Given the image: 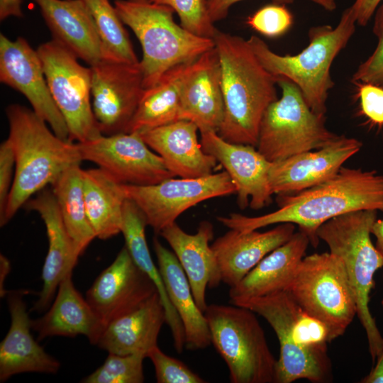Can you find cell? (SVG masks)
I'll return each mask as SVG.
<instances>
[{
    "instance_id": "obj_1",
    "label": "cell",
    "mask_w": 383,
    "mask_h": 383,
    "mask_svg": "<svg viewBox=\"0 0 383 383\" xmlns=\"http://www.w3.org/2000/svg\"><path fill=\"white\" fill-rule=\"evenodd\" d=\"M277 210L259 216L230 213L217 220L230 229L258 230L282 223L297 225L314 247L318 228L328 220L359 210L383 211V174L342 167L332 178L294 194H279Z\"/></svg>"
},
{
    "instance_id": "obj_2",
    "label": "cell",
    "mask_w": 383,
    "mask_h": 383,
    "mask_svg": "<svg viewBox=\"0 0 383 383\" xmlns=\"http://www.w3.org/2000/svg\"><path fill=\"white\" fill-rule=\"evenodd\" d=\"M213 40L224 103L218 134L230 143L256 148L264 113L278 99L277 79L262 65L248 40L218 30Z\"/></svg>"
},
{
    "instance_id": "obj_3",
    "label": "cell",
    "mask_w": 383,
    "mask_h": 383,
    "mask_svg": "<svg viewBox=\"0 0 383 383\" xmlns=\"http://www.w3.org/2000/svg\"><path fill=\"white\" fill-rule=\"evenodd\" d=\"M230 302L259 314L275 332L279 342L277 383L331 380L332 367L327 348L329 330L323 321L304 311L288 292L237 298Z\"/></svg>"
},
{
    "instance_id": "obj_4",
    "label": "cell",
    "mask_w": 383,
    "mask_h": 383,
    "mask_svg": "<svg viewBox=\"0 0 383 383\" xmlns=\"http://www.w3.org/2000/svg\"><path fill=\"white\" fill-rule=\"evenodd\" d=\"M6 140L13 152L15 173L0 226L6 225L37 192L52 184L70 166L82 160L76 143L58 137L33 110L7 106Z\"/></svg>"
},
{
    "instance_id": "obj_5",
    "label": "cell",
    "mask_w": 383,
    "mask_h": 383,
    "mask_svg": "<svg viewBox=\"0 0 383 383\" xmlns=\"http://www.w3.org/2000/svg\"><path fill=\"white\" fill-rule=\"evenodd\" d=\"M356 24L348 7L335 27H311L309 30V45L294 55H279L255 35L248 41L257 60L270 73L295 84L310 109L325 116L328 92L334 86L331 75L332 63L353 35Z\"/></svg>"
},
{
    "instance_id": "obj_6",
    "label": "cell",
    "mask_w": 383,
    "mask_h": 383,
    "mask_svg": "<svg viewBox=\"0 0 383 383\" xmlns=\"http://www.w3.org/2000/svg\"><path fill=\"white\" fill-rule=\"evenodd\" d=\"M377 210H359L334 217L317 230L319 240L344 266L353 296L357 316L363 327L373 362L383 348V337L370 309V294L374 288V274L383 267V258L371 235Z\"/></svg>"
},
{
    "instance_id": "obj_7",
    "label": "cell",
    "mask_w": 383,
    "mask_h": 383,
    "mask_svg": "<svg viewBox=\"0 0 383 383\" xmlns=\"http://www.w3.org/2000/svg\"><path fill=\"white\" fill-rule=\"evenodd\" d=\"M122 22L140 41L145 89L155 85L172 67L192 62L215 47L212 38L195 35L173 18L174 10L150 0H115Z\"/></svg>"
},
{
    "instance_id": "obj_8",
    "label": "cell",
    "mask_w": 383,
    "mask_h": 383,
    "mask_svg": "<svg viewBox=\"0 0 383 383\" xmlns=\"http://www.w3.org/2000/svg\"><path fill=\"white\" fill-rule=\"evenodd\" d=\"M211 343L226 363L231 383H277V360L255 313L235 304L208 305Z\"/></svg>"
},
{
    "instance_id": "obj_9",
    "label": "cell",
    "mask_w": 383,
    "mask_h": 383,
    "mask_svg": "<svg viewBox=\"0 0 383 383\" xmlns=\"http://www.w3.org/2000/svg\"><path fill=\"white\" fill-rule=\"evenodd\" d=\"M282 96L262 116L257 150L270 162L323 148L338 135L325 125V116L313 112L299 87L284 77H277Z\"/></svg>"
},
{
    "instance_id": "obj_10",
    "label": "cell",
    "mask_w": 383,
    "mask_h": 383,
    "mask_svg": "<svg viewBox=\"0 0 383 383\" xmlns=\"http://www.w3.org/2000/svg\"><path fill=\"white\" fill-rule=\"evenodd\" d=\"M285 291L304 311L327 326L331 342L343 335L357 316L343 264L330 252L304 257Z\"/></svg>"
},
{
    "instance_id": "obj_11",
    "label": "cell",
    "mask_w": 383,
    "mask_h": 383,
    "mask_svg": "<svg viewBox=\"0 0 383 383\" xmlns=\"http://www.w3.org/2000/svg\"><path fill=\"white\" fill-rule=\"evenodd\" d=\"M36 50L51 95L67 123L69 140L82 143L102 135L91 102V67L82 66L75 55L53 39Z\"/></svg>"
},
{
    "instance_id": "obj_12",
    "label": "cell",
    "mask_w": 383,
    "mask_h": 383,
    "mask_svg": "<svg viewBox=\"0 0 383 383\" xmlns=\"http://www.w3.org/2000/svg\"><path fill=\"white\" fill-rule=\"evenodd\" d=\"M123 188L126 198L139 207L147 224L157 233L189 208L237 191L226 171L195 178L172 177L146 186L123 184Z\"/></svg>"
},
{
    "instance_id": "obj_13",
    "label": "cell",
    "mask_w": 383,
    "mask_h": 383,
    "mask_svg": "<svg viewBox=\"0 0 383 383\" xmlns=\"http://www.w3.org/2000/svg\"><path fill=\"white\" fill-rule=\"evenodd\" d=\"M76 144L82 161L95 163L121 184L152 185L175 177L137 133L102 135Z\"/></svg>"
},
{
    "instance_id": "obj_14",
    "label": "cell",
    "mask_w": 383,
    "mask_h": 383,
    "mask_svg": "<svg viewBox=\"0 0 383 383\" xmlns=\"http://www.w3.org/2000/svg\"><path fill=\"white\" fill-rule=\"evenodd\" d=\"M90 67L92 109L101 133H126L145 89L140 62L101 60Z\"/></svg>"
},
{
    "instance_id": "obj_15",
    "label": "cell",
    "mask_w": 383,
    "mask_h": 383,
    "mask_svg": "<svg viewBox=\"0 0 383 383\" xmlns=\"http://www.w3.org/2000/svg\"><path fill=\"white\" fill-rule=\"evenodd\" d=\"M0 81L24 95L55 134L69 140L67 123L51 95L39 55L25 38L11 40L0 34Z\"/></svg>"
},
{
    "instance_id": "obj_16",
    "label": "cell",
    "mask_w": 383,
    "mask_h": 383,
    "mask_svg": "<svg viewBox=\"0 0 383 383\" xmlns=\"http://www.w3.org/2000/svg\"><path fill=\"white\" fill-rule=\"evenodd\" d=\"M157 292L153 282L135 263L125 246L95 279L86 299L104 328Z\"/></svg>"
},
{
    "instance_id": "obj_17",
    "label": "cell",
    "mask_w": 383,
    "mask_h": 383,
    "mask_svg": "<svg viewBox=\"0 0 383 383\" xmlns=\"http://www.w3.org/2000/svg\"><path fill=\"white\" fill-rule=\"evenodd\" d=\"M201 133L203 150L213 156L226 170L236 187L238 203L244 209H260L272 201L269 184L268 161L255 147L233 143L223 139L217 132Z\"/></svg>"
},
{
    "instance_id": "obj_18",
    "label": "cell",
    "mask_w": 383,
    "mask_h": 383,
    "mask_svg": "<svg viewBox=\"0 0 383 383\" xmlns=\"http://www.w3.org/2000/svg\"><path fill=\"white\" fill-rule=\"evenodd\" d=\"M362 145L356 138L338 135L323 148L272 162L269 184L272 193L294 194L324 182L335 176Z\"/></svg>"
},
{
    "instance_id": "obj_19",
    "label": "cell",
    "mask_w": 383,
    "mask_h": 383,
    "mask_svg": "<svg viewBox=\"0 0 383 383\" xmlns=\"http://www.w3.org/2000/svg\"><path fill=\"white\" fill-rule=\"evenodd\" d=\"M182 120L195 123L200 133L218 131L224 103L217 50L213 49L190 62L180 87Z\"/></svg>"
},
{
    "instance_id": "obj_20",
    "label": "cell",
    "mask_w": 383,
    "mask_h": 383,
    "mask_svg": "<svg viewBox=\"0 0 383 383\" xmlns=\"http://www.w3.org/2000/svg\"><path fill=\"white\" fill-rule=\"evenodd\" d=\"M27 293L18 290L7 294L11 325L0 344L1 382L23 372L55 374L60 367V362L46 353L31 335V319L23 299Z\"/></svg>"
},
{
    "instance_id": "obj_21",
    "label": "cell",
    "mask_w": 383,
    "mask_h": 383,
    "mask_svg": "<svg viewBox=\"0 0 383 383\" xmlns=\"http://www.w3.org/2000/svg\"><path fill=\"white\" fill-rule=\"evenodd\" d=\"M295 225L279 223L272 229L240 231L230 229L211 245L219 267L222 282L237 285L266 255L287 242Z\"/></svg>"
},
{
    "instance_id": "obj_22",
    "label": "cell",
    "mask_w": 383,
    "mask_h": 383,
    "mask_svg": "<svg viewBox=\"0 0 383 383\" xmlns=\"http://www.w3.org/2000/svg\"><path fill=\"white\" fill-rule=\"evenodd\" d=\"M23 206L39 213L45 225L48 240L42 270L43 287L33 308L42 311L50 304L61 281L72 272L79 255L65 228L52 190H41Z\"/></svg>"
},
{
    "instance_id": "obj_23",
    "label": "cell",
    "mask_w": 383,
    "mask_h": 383,
    "mask_svg": "<svg viewBox=\"0 0 383 383\" xmlns=\"http://www.w3.org/2000/svg\"><path fill=\"white\" fill-rule=\"evenodd\" d=\"M198 131L193 122L180 120L137 133L174 176L195 178L213 174L218 162L203 150Z\"/></svg>"
},
{
    "instance_id": "obj_24",
    "label": "cell",
    "mask_w": 383,
    "mask_h": 383,
    "mask_svg": "<svg viewBox=\"0 0 383 383\" xmlns=\"http://www.w3.org/2000/svg\"><path fill=\"white\" fill-rule=\"evenodd\" d=\"M160 234L172 248L187 275L195 301L204 313L208 306L206 288H215L222 282L215 253L209 245L213 237L212 224L203 221L196 233L189 234L175 222Z\"/></svg>"
},
{
    "instance_id": "obj_25",
    "label": "cell",
    "mask_w": 383,
    "mask_h": 383,
    "mask_svg": "<svg viewBox=\"0 0 383 383\" xmlns=\"http://www.w3.org/2000/svg\"><path fill=\"white\" fill-rule=\"evenodd\" d=\"M56 40L90 67L102 60L101 43L84 0H33Z\"/></svg>"
},
{
    "instance_id": "obj_26",
    "label": "cell",
    "mask_w": 383,
    "mask_h": 383,
    "mask_svg": "<svg viewBox=\"0 0 383 383\" xmlns=\"http://www.w3.org/2000/svg\"><path fill=\"white\" fill-rule=\"evenodd\" d=\"M166 312L159 293L128 312L113 319L104 328L96 343L109 353L143 354L157 345V338Z\"/></svg>"
},
{
    "instance_id": "obj_27",
    "label": "cell",
    "mask_w": 383,
    "mask_h": 383,
    "mask_svg": "<svg viewBox=\"0 0 383 383\" xmlns=\"http://www.w3.org/2000/svg\"><path fill=\"white\" fill-rule=\"evenodd\" d=\"M72 274L60 283L48 312L31 320V328L38 333V340L52 336L84 335L96 345L103 325L87 300L74 287Z\"/></svg>"
},
{
    "instance_id": "obj_28",
    "label": "cell",
    "mask_w": 383,
    "mask_h": 383,
    "mask_svg": "<svg viewBox=\"0 0 383 383\" xmlns=\"http://www.w3.org/2000/svg\"><path fill=\"white\" fill-rule=\"evenodd\" d=\"M309 243L304 232H295L287 242L266 255L237 285L230 288V299L285 291Z\"/></svg>"
},
{
    "instance_id": "obj_29",
    "label": "cell",
    "mask_w": 383,
    "mask_h": 383,
    "mask_svg": "<svg viewBox=\"0 0 383 383\" xmlns=\"http://www.w3.org/2000/svg\"><path fill=\"white\" fill-rule=\"evenodd\" d=\"M153 246L167 294L184 329L185 347L189 350L208 347L211 343L208 323L195 301L182 267L174 253L157 238L153 239Z\"/></svg>"
},
{
    "instance_id": "obj_30",
    "label": "cell",
    "mask_w": 383,
    "mask_h": 383,
    "mask_svg": "<svg viewBox=\"0 0 383 383\" xmlns=\"http://www.w3.org/2000/svg\"><path fill=\"white\" fill-rule=\"evenodd\" d=\"M147 225L145 216L139 207L133 201L126 199L123 209L121 230L126 247L135 263L155 284L165 309L166 323L172 333L174 348L178 353H182L185 347L184 329L168 297L160 270L150 255L145 237Z\"/></svg>"
},
{
    "instance_id": "obj_31",
    "label": "cell",
    "mask_w": 383,
    "mask_h": 383,
    "mask_svg": "<svg viewBox=\"0 0 383 383\" xmlns=\"http://www.w3.org/2000/svg\"><path fill=\"white\" fill-rule=\"evenodd\" d=\"M84 202L96 237L106 240L121 233L126 196L123 184L98 167L82 169Z\"/></svg>"
},
{
    "instance_id": "obj_32",
    "label": "cell",
    "mask_w": 383,
    "mask_h": 383,
    "mask_svg": "<svg viewBox=\"0 0 383 383\" xmlns=\"http://www.w3.org/2000/svg\"><path fill=\"white\" fill-rule=\"evenodd\" d=\"M190 62L172 67L155 85L144 89L126 133H140L182 120L180 87Z\"/></svg>"
},
{
    "instance_id": "obj_33",
    "label": "cell",
    "mask_w": 383,
    "mask_h": 383,
    "mask_svg": "<svg viewBox=\"0 0 383 383\" xmlns=\"http://www.w3.org/2000/svg\"><path fill=\"white\" fill-rule=\"evenodd\" d=\"M51 186L65 228L80 256L96 238L87 213L80 163L67 167Z\"/></svg>"
},
{
    "instance_id": "obj_34",
    "label": "cell",
    "mask_w": 383,
    "mask_h": 383,
    "mask_svg": "<svg viewBox=\"0 0 383 383\" xmlns=\"http://www.w3.org/2000/svg\"><path fill=\"white\" fill-rule=\"evenodd\" d=\"M95 21L101 43L102 60L137 64L129 35L109 0H84Z\"/></svg>"
},
{
    "instance_id": "obj_35",
    "label": "cell",
    "mask_w": 383,
    "mask_h": 383,
    "mask_svg": "<svg viewBox=\"0 0 383 383\" xmlns=\"http://www.w3.org/2000/svg\"><path fill=\"white\" fill-rule=\"evenodd\" d=\"M143 354L109 353L104 362L82 380L83 383H142L144 382Z\"/></svg>"
},
{
    "instance_id": "obj_36",
    "label": "cell",
    "mask_w": 383,
    "mask_h": 383,
    "mask_svg": "<svg viewBox=\"0 0 383 383\" xmlns=\"http://www.w3.org/2000/svg\"><path fill=\"white\" fill-rule=\"evenodd\" d=\"M170 7L178 15L180 25L189 32L213 38L216 31L209 16L206 0H150Z\"/></svg>"
},
{
    "instance_id": "obj_37",
    "label": "cell",
    "mask_w": 383,
    "mask_h": 383,
    "mask_svg": "<svg viewBox=\"0 0 383 383\" xmlns=\"http://www.w3.org/2000/svg\"><path fill=\"white\" fill-rule=\"evenodd\" d=\"M372 31L377 45L372 55L361 63L352 77V82L372 83L383 87V0L374 13Z\"/></svg>"
},
{
    "instance_id": "obj_38",
    "label": "cell",
    "mask_w": 383,
    "mask_h": 383,
    "mask_svg": "<svg viewBox=\"0 0 383 383\" xmlns=\"http://www.w3.org/2000/svg\"><path fill=\"white\" fill-rule=\"evenodd\" d=\"M157 383H204L206 381L179 360L164 353L157 345L148 353Z\"/></svg>"
},
{
    "instance_id": "obj_39",
    "label": "cell",
    "mask_w": 383,
    "mask_h": 383,
    "mask_svg": "<svg viewBox=\"0 0 383 383\" xmlns=\"http://www.w3.org/2000/svg\"><path fill=\"white\" fill-rule=\"evenodd\" d=\"M247 23L262 35L275 38L291 28L293 16L284 4H271L257 10L248 18Z\"/></svg>"
},
{
    "instance_id": "obj_40",
    "label": "cell",
    "mask_w": 383,
    "mask_h": 383,
    "mask_svg": "<svg viewBox=\"0 0 383 383\" xmlns=\"http://www.w3.org/2000/svg\"><path fill=\"white\" fill-rule=\"evenodd\" d=\"M361 112L373 124L383 126V87L372 83L354 82Z\"/></svg>"
},
{
    "instance_id": "obj_41",
    "label": "cell",
    "mask_w": 383,
    "mask_h": 383,
    "mask_svg": "<svg viewBox=\"0 0 383 383\" xmlns=\"http://www.w3.org/2000/svg\"><path fill=\"white\" fill-rule=\"evenodd\" d=\"M15 158L9 142L0 145V218L3 217L11 189Z\"/></svg>"
},
{
    "instance_id": "obj_42",
    "label": "cell",
    "mask_w": 383,
    "mask_h": 383,
    "mask_svg": "<svg viewBox=\"0 0 383 383\" xmlns=\"http://www.w3.org/2000/svg\"><path fill=\"white\" fill-rule=\"evenodd\" d=\"M243 0H206V4L209 16L213 23L226 17L230 8ZM278 4H292L294 0H273Z\"/></svg>"
},
{
    "instance_id": "obj_43",
    "label": "cell",
    "mask_w": 383,
    "mask_h": 383,
    "mask_svg": "<svg viewBox=\"0 0 383 383\" xmlns=\"http://www.w3.org/2000/svg\"><path fill=\"white\" fill-rule=\"evenodd\" d=\"M381 1L382 0H355L350 8L357 24L366 26Z\"/></svg>"
},
{
    "instance_id": "obj_44",
    "label": "cell",
    "mask_w": 383,
    "mask_h": 383,
    "mask_svg": "<svg viewBox=\"0 0 383 383\" xmlns=\"http://www.w3.org/2000/svg\"><path fill=\"white\" fill-rule=\"evenodd\" d=\"M22 0H0V20L11 16L22 17Z\"/></svg>"
},
{
    "instance_id": "obj_45",
    "label": "cell",
    "mask_w": 383,
    "mask_h": 383,
    "mask_svg": "<svg viewBox=\"0 0 383 383\" xmlns=\"http://www.w3.org/2000/svg\"><path fill=\"white\" fill-rule=\"evenodd\" d=\"M374 362H375L374 367L360 382L383 383V348L377 355Z\"/></svg>"
},
{
    "instance_id": "obj_46",
    "label": "cell",
    "mask_w": 383,
    "mask_h": 383,
    "mask_svg": "<svg viewBox=\"0 0 383 383\" xmlns=\"http://www.w3.org/2000/svg\"><path fill=\"white\" fill-rule=\"evenodd\" d=\"M11 269L10 262L6 257L1 254L0 255V295L1 297L7 296L9 291L4 287L5 279Z\"/></svg>"
},
{
    "instance_id": "obj_47",
    "label": "cell",
    "mask_w": 383,
    "mask_h": 383,
    "mask_svg": "<svg viewBox=\"0 0 383 383\" xmlns=\"http://www.w3.org/2000/svg\"><path fill=\"white\" fill-rule=\"evenodd\" d=\"M371 233L376 239L375 247L383 258V218L376 220Z\"/></svg>"
},
{
    "instance_id": "obj_48",
    "label": "cell",
    "mask_w": 383,
    "mask_h": 383,
    "mask_svg": "<svg viewBox=\"0 0 383 383\" xmlns=\"http://www.w3.org/2000/svg\"><path fill=\"white\" fill-rule=\"evenodd\" d=\"M319 5L321 7L328 11H333L336 9L335 0H310Z\"/></svg>"
},
{
    "instance_id": "obj_49",
    "label": "cell",
    "mask_w": 383,
    "mask_h": 383,
    "mask_svg": "<svg viewBox=\"0 0 383 383\" xmlns=\"http://www.w3.org/2000/svg\"><path fill=\"white\" fill-rule=\"evenodd\" d=\"M381 304H382V307H383V299H382V301H381Z\"/></svg>"
},
{
    "instance_id": "obj_50",
    "label": "cell",
    "mask_w": 383,
    "mask_h": 383,
    "mask_svg": "<svg viewBox=\"0 0 383 383\" xmlns=\"http://www.w3.org/2000/svg\"></svg>"
}]
</instances>
